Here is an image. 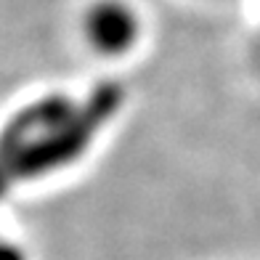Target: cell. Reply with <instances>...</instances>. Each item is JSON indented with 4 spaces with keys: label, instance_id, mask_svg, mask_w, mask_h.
<instances>
[{
    "label": "cell",
    "instance_id": "cell-1",
    "mask_svg": "<svg viewBox=\"0 0 260 260\" xmlns=\"http://www.w3.org/2000/svg\"><path fill=\"white\" fill-rule=\"evenodd\" d=\"M130 32H133V24L122 8H106V11H99L96 19H93V38H96L99 45L104 48H120V45L127 43Z\"/></svg>",
    "mask_w": 260,
    "mask_h": 260
}]
</instances>
